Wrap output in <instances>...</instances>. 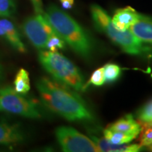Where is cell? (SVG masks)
<instances>
[{"label":"cell","mask_w":152,"mask_h":152,"mask_svg":"<svg viewBox=\"0 0 152 152\" xmlns=\"http://www.w3.org/2000/svg\"><path fill=\"white\" fill-rule=\"evenodd\" d=\"M36 85L42 103L55 113L71 122L95 121L85 101L67 85L46 77L38 80Z\"/></svg>","instance_id":"cell-1"},{"label":"cell","mask_w":152,"mask_h":152,"mask_svg":"<svg viewBox=\"0 0 152 152\" xmlns=\"http://www.w3.org/2000/svg\"><path fill=\"white\" fill-rule=\"evenodd\" d=\"M55 32L76 54L90 58L93 45L90 36L74 19L55 5H51L44 14Z\"/></svg>","instance_id":"cell-2"},{"label":"cell","mask_w":152,"mask_h":152,"mask_svg":"<svg viewBox=\"0 0 152 152\" xmlns=\"http://www.w3.org/2000/svg\"><path fill=\"white\" fill-rule=\"evenodd\" d=\"M91 14L96 29L109 37L123 52L131 55H141L151 48L133 35L130 30L121 31L113 26L111 18L106 11L99 5H92Z\"/></svg>","instance_id":"cell-3"},{"label":"cell","mask_w":152,"mask_h":152,"mask_svg":"<svg viewBox=\"0 0 152 152\" xmlns=\"http://www.w3.org/2000/svg\"><path fill=\"white\" fill-rule=\"evenodd\" d=\"M39 61L47 73L55 80L80 91L85 88V80L78 68L58 52L41 50Z\"/></svg>","instance_id":"cell-4"},{"label":"cell","mask_w":152,"mask_h":152,"mask_svg":"<svg viewBox=\"0 0 152 152\" xmlns=\"http://www.w3.org/2000/svg\"><path fill=\"white\" fill-rule=\"evenodd\" d=\"M0 112L32 119L40 118L42 115L34 101L25 97L11 87H0Z\"/></svg>","instance_id":"cell-5"},{"label":"cell","mask_w":152,"mask_h":152,"mask_svg":"<svg viewBox=\"0 0 152 152\" xmlns=\"http://www.w3.org/2000/svg\"><path fill=\"white\" fill-rule=\"evenodd\" d=\"M56 137L61 148L66 152H100L95 142L71 127L56 128Z\"/></svg>","instance_id":"cell-6"},{"label":"cell","mask_w":152,"mask_h":152,"mask_svg":"<svg viewBox=\"0 0 152 152\" xmlns=\"http://www.w3.org/2000/svg\"><path fill=\"white\" fill-rule=\"evenodd\" d=\"M23 30L33 46L40 50L46 49L49 36L54 32L42 13L26 19L23 24Z\"/></svg>","instance_id":"cell-7"},{"label":"cell","mask_w":152,"mask_h":152,"mask_svg":"<svg viewBox=\"0 0 152 152\" xmlns=\"http://www.w3.org/2000/svg\"><path fill=\"white\" fill-rule=\"evenodd\" d=\"M0 37L4 39L18 52L23 54L27 51L14 24L7 18L0 19Z\"/></svg>","instance_id":"cell-8"},{"label":"cell","mask_w":152,"mask_h":152,"mask_svg":"<svg viewBox=\"0 0 152 152\" xmlns=\"http://www.w3.org/2000/svg\"><path fill=\"white\" fill-rule=\"evenodd\" d=\"M24 132L18 124L0 120V144L14 145L25 140Z\"/></svg>","instance_id":"cell-9"},{"label":"cell","mask_w":152,"mask_h":152,"mask_svg":"<svg viewBox=\"0 0 152 152\" xmlns=\"http://www.w3.org/2000/svg\"><path fill=\"white\" fill-rule=\"evenodd\" d=\"M140 14L130 7L119 9L115 11L111 21L118 30L125 31L137 21Z\"/></svg>","instance_id":"cell-10"},{"label":"cell","mask_w":152,"mask_h":152,"mask_svg":"<svg viewBox=\"0 0 152 152\" xmlns=\"http://www.w3.org/2000/svg\"><path fill=\"white\" fill-rule=\"evenodd\" d=\"M129 30L142 42L152 44V17L140 14L137 21Z\"/></svg>","instance_id":"cell-11"},{"label":"cell","mask_w":152,"mask_h":152,"mask_svg":"<svg viewBox=\"0 0 152 152\" xmlns=\"http://www.w3.org/2000/svg\"><path fill=\"white\" fill-rule=\"evenodd\" d=\"M110 130L137 136L142 130V125L134 118L132 114H127L108 126Z\"/></svg>","instance_id":"cell-12"},{"label":"cell","mask_w":152,"mask_h":152,"mask_svg":"<svg viewBox=\"0 0 152 152\" xmlns=\"http://www.w3.org/2000/svg\"><path fill=\"white\" fill-rule=\"evenodd\" d=\"M92 140L96 144L99 151L104 152H137L141 151L143 147L140 144H115L106 140L105 138H99L97 137L92 135Z\"/></svg>","instance_id":"cell-13"},{"label":"cell","mask_w":152,"mask_h":152,"mask_svg":"<svg viewBox=\"0 0 152 152\" xmlns=\"http://www.w3.org/2000/svg\"><path fill=\"white\" fill-rule=\"evenodd\" d=\"M14 89L20 94H26L30 90L29 73L24 68H20L16 73L14 81Z\"/></svg>","instance_id":"cell-14"},{"label":"cell","mask_w":152,"mask_h":152,"mask_svg":"<svg viewBox=\"0 0 152 152\" xmlns=\"http://www.w3.org/2000/svg\"><path fill=\"white\" fill-rule=\"evenodd\" d=\"M104 136L106 140L115 144H128L137 137L133 134L114 131L109 128L104 130Z\"/></svg>","instance_id":"cell-15"},{"label":"cell","mask_w":152,"mask_h":152,"mask_svg":"<svg viewBox=\"0 0 152 152\" xmlns=\"http://www.w3.org/2000/svg\"><path fill=\"white\" fill-rule=\"evenodd\" d=\"M137 118L142 127L152 124V99L138 110Z\"/></svg>","instance_id":"cell-16"},{"label":"cell","mask_w":152,"mask_h":152,"mask_svg":"<svg viewBox=\"0 0 152 152\" xmlns=\"http://www.w3.org/2000/svg\"><path fill=\"white\" fill-rule=\"evenodd\" d=\"M66 47V42L56 32L49 36L46 45V49L50 52H58V49H64Z\"/></svg>","instance_id":"cell-17"},{"label":"cell","mask_w":152,"mask_h":152,"mask_svg":"<svg viewBox=\"0 0 152 152\" xmlns=\"http://www.w3.org/2000/svg\"><path fill=\"white\" fill-rule=\"evenodd\" d=\"M105 80L107 83H113L119 78L121 68L119 66L113 64H108L104 67Z\"/></svg>","instance_id":"cell-18"},{"label":"cell","mask_w":152,"mask_h":152,"mask_svg":"<svg viewBox=\"0 0 152 152\" xmlns=\"http://www.w3.org/2000/svg\"><path fill=\"white\" fill-rule=\"evenodd\" d=\"M16 11L14 0H0V16L11 17Z\"/></svg>","instance_id":"cell-19"},{"label":"cell","mask_w":152,"mask_h":152,"mask_svg":"<svg viewBox=\"0 0 152 152\" xmlns=\"http://www.w3.org/2000/svg\"><path fill=\"white\" fill-rule=\"evenodd\" d=\"M106 83L105 75H104V68H99L94 71L91 75L89 84H92L94 86H102Z\"/></svg>","instance_id":"cell-20"},{"label":"cell","mask_w":152,"mask_h":152,"mask_svg":"<svg viewBox=\"0 0 152 152\" xmlns=\"http://www.w3.org/2000/svg\"><path fill=\"white\" fill-rule=\"evenodd\" d=\"M141 135H140V145L142 147H147L152 142V124L142 127Z\"/></svg>","instance_id":"cell-21"},{"label":"cell","mask_w":152,"mask_h":152,"mask_svg":"<svg viewBox=\"0 0 152 152\" xmlns=\"http://www.w3.org/2000/svg\"><path fill=\"white\" fill-rule=\"evenodd\" d=\"M62 7L65 9H70L73 7L74 0H60Z\"/></svg>","instance_id":"cell-22"},{"label":"cell","mask_w":152,"mask_h":152,"mask_svg":"<svg viewBox=\"0 0 152 152\" xmlns=\"http://www.w3.org/2000/svg\"><path fill=\"white\" fill-rule=\"evenodd\" d=\"M40 0H35V9L36 11H37V14H40L42 13V9H41V7H40Z\"/></svg>","instance_id":"cell-23"},{"label":"cell","mask_w":152,"mask_h":152,"mask_svg":"<svg viewBox=\"0 0 152 152\" xmlns=\"http://www.w3.org/2000/svg\"><path fill=\"white\" fill-rule=\"evenodd\" d=\"M2 74H3V68L1 65H0V77L2 76Z\"/></svg>","instance_id":"cell-24"},{"label":"cell","mask_w":152,"mask_h":152,"mask_svg":"<svg viewBox=\"0 0 152 152\" xmlns=\"http://www.w3.org/2000/svg\"><path fill=\"white\" fill-rule=\"evenodd\" d=\"M147 147H148L150 150H151V151H152V142H151V143H150Z\"/></svg>","instance_id":"cell-25"},{"label":"cell","mask_w":152,"mask_h":152,"mask_svg":"<svg viewBox=\"0 0 152 152\" xmlns=\"http://www.w3.org/2000/svg\"><path fill=\"white\" fill-rule=\"evenodd\" d=\"M32 1H33V4H34V7H35V0H31Z\"/></svg>","instance_id":"cell-26"},{"label":"cell","mask_w":152,"mask_h":152,"mask_svg":"<svg viewBox=\"0 0 152 152\" xmlns=\"http://www.w3.org/2000/svg\"><path fill=\"white\" fill-rule=\"evenodd\" d=\"M150 48L152 49V44H151V46H150Z\"/></svg>","instance_id":"cell-27"}]
</instances>
